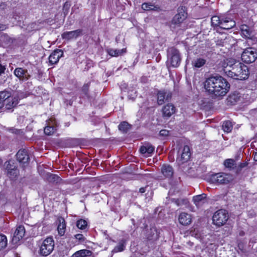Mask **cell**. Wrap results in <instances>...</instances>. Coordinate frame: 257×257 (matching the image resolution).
I'll return each instance as SVG.
<instances>
[{
    "label": "cell",
    "mask_w": 257,
    "mask_h": 257,
    "mask_svg": "<svg viewBox=\"0 0 257 257\" xmlns=\"http://www.w3.org/2000/svg\"><path fill=\"white\" fill-rule=\"evenodd\" d=\"M223 67L226 75L234 79L246 80L249 76L248 67L235 59H227L224 62Z\"/></svg>",
    "instance_id": "cell-1"
},
{
    "label": "cell",
    "mask_w": 257,
    "mask_h": 257,
    "mask_svg": "<svg viewBox=\"0 0 257 257\" xmlns=\"http://www.w3.org/2000/svg\"><path fill=\"white\" fill-rule=\"evenodd\" d=\"M205 88L210 93L216 96H223L229 90V84L220 76H214L208 78L205 82Z\"/></svg>",
    "instance_id": "cell-2"
},
{
    "label": "cell",
    "mask_w": 257,
    "mask_h": 257,
    "mask_svg": "<svg viewBox=\"0 0 257 257\" xmlns=\"http://www.w3.org/2000/svg\"><path fill=\"white\" fill-rule=\"evenodd\" d=\"M229 214L225 209H220L214 214L212 220L214 225L221 226L225 225L229 220Z\"/></svg>",
    "instance_id": "cell-3"
},
{
    "label": "cell",
    "mask_w": 257,
    "mask_h": 257,
    "mask_svg": "<svg viewBox=\"0 0 257 257\" xmlns=\"http://www.w3.org/2000/svg\"><path fill=\"white\" fill-rule=\"evenodd\" d=\"M4 167L6 170L8 175L12 179H16L19 175L17 168V165L13 160H9L5 163Z\"/></svg>",
    "instance_id": "cell-4"
},
{
    "label": "cell",
    "mask_w": 257,
    "mask_h": 257,
    "mask_svg": "<svg viewBox=\"0 0 257 257\" xmlns=\"http://www.w3.org/2000/svg\"><path fill=\"white\" fill-rule=\"evenodd\" d=\"M54 242L52 238L48 237L44 241L40 248L41 254L46 257L51 254L54 249Z\"/></svg>",
    "instance_id": "cell-5"
},
{
    "label": "cell",
    "mask_w": 257,
    "mask_h": 257,
    "mask_svg": "<svg viewBox=\"0 0 257 257\" xmlns=\"http://www.w3.org/2000/svg\"><path fill=\"white\" fill-rule=\"evenodd\" d=\"M257 58V50L253 48L247 49L242 55V61L247 64L254 62Z\"/></svg>",
    "instance_id": "cell-6"
},
{
    "label": "cell",
    "mask_w": 257,
    "mask_h": 257,
    "mask_svg": "<svg viewBox=\"0 0 257 257\" xmlns=\"http://www.w3.org/2000/svg\"><path fill=\"white\" fill-rule=\"evenodd\" d=\"M234 179V177L229 174L220 173L212 175L211 180L212 182L218 183H229Z\"/></svg>",
    "instance_id": "cell-7"
},
{
    "label": "cell",
    "mask_w": 257,
    "mask_h": 257,
    "mask_svg": "<svg viewBox=\"0 0 257 257\" xmlns=\"http://www.w3.org/2000/svg\"><path fill=\"white\" fill-rule=\"evenodd\" d=\"M177 11L178 12V14L174 17L173 19L172 20V23L174 24L181 23L183 21H184L188 17L187 10L185 7L181 6L178 8Z\"/></svg>",
    "instance_id": "cell-8"
},
{
    "label": "cell",
    "mask_w": 257,
    "mask_h": 257,
    "mask_svg": "<svg viewBox=\"0 0 257 257\" xmlns=\"http://www.w3.org/2000/svg\"><path fill=\"white\" fill-rule=\"evenodd\" d=\"M16 157L18 162L24 166L27 165L29 162V155L25 149L20 150L17 153Z\"/></svg>",
    "instance_id": "cell-9"
},
{
    "label": "cell",
    "mask_w": 257,
    "mask_h": 257,
    "mask_svg": "<svg viewBox=\"0 0 257 257\" xmlns=\"http://www.w3.org/2000/svg\"><path fill=\"white\" fill-rule=\"evenodd\" d=\"M25 232V228L23 226L21 225L20 226H18L16 230L14 236L13 238L12 243L13 244H16L18 242H19L21 240V239L23 238Z\"/></svg>",
    "instance_id": "cell-10"
},
{
    "label": "cell",
    "mask_w": 257,
    "mask_h": 257,
    "mask_svg": "<svg viewBox=\"0 0 257 257\" xmlns=\"http://www.w3.org/2000/svg\"><path fill=\"white\" fill-rule=\"evenodd\" d=\"M64 55V51L62 50L58 49L55 50L50 55L49 58V61L50 64H56L58 61L59 59L61 58Z\"/></svg>",
    "instance_id": "cell-11"
},
{
    "label": "cell",
    "mask_w": 257,
    "mask_h": 257,
    "mask_svg": "<svg viewBox=\"0 0 257 257\" xmlns=\"http://www.w3.org/2000/svg\"><path fill=\"white\" fill-rule=\"evenodd\" d=\"M171 96V95L170 93H169L168 91H164V90L160 91L158 93V99H157L158 104L159 105H162L166 102L168 99H169Z\"/></svg>",
    "instance_id": "cell-12"
},
{
    "label": "cell",
    "mask_w": 257,
    "mask_h": 257,
    "mask_svg": "<svg viewBox=\"0 0 257 257\" xmlns=\"http://www.w3.org/2000/svg\"><path fill=\"white\" fill-rule=\"evenodd\" d=\"M179 221L181 225L186 226L191 224L192 222V218L188 214L182 213L180 214L179 217Z\"/></svg>",
    "instance_id": "cell-13"
},
{
    "label": "cell",
    "mask_w": 257,
    "mask_h": 257,
    "mask_svg": "<svg viewBox=\"0 0 257 257\" xmlns=\"http://www.w3.org/2000/svg\"><path fill=\"white\" fill-rule=\"evenodd\" d=\"M164 116L170 117L173 115L175 112V108L172 104H168L164 106L162 110Z\"/></svg>",
    "instance_id": "cell-14"
},
{
    "label": "cell",
    "mask_w": 257,
    "mask_h": 257,
    "mask_svg": "<svg viewBox=\"0 0 257 257\" xmlns=\"http://www.w3.org/2000/svg\"><path fill=\"white\" fill-rule=\"evenodd\" d=\"M81 30H78L75 31L65 32L62 34V38L64 39H67V40L73 39L78 37L81 34Z\"/></svg>",
    "instance_id": "cell-15"
},
{
    "label": "cell",
    "mask_w": 257,
    "mask_h": 257,
    "mask_svg": "<svg viewBox=\"0 0 257 257\" xmlns=\"http://www.w3.org/2000/svg\"><path fill=\"white\" fill-rule=\"evenodd\" d=\"M235 23L234 21L230 19H223L221 21L220 26L223 29H231L235 26Z\"/></svg>",
    "instance_id": "cell-16"
},
{
    "label": "cell",
    "mask_w": 257,
    "mask_h": 257,
    "mask_svg": "<svg viewBox=\"0 0 257 257\" xmlns=\"http://www.w3.org/2000/svg\"><path fill=\"white\" fill-rule=\"evenodd\" d=\"M240 98V94L237 93V92H235L233 93H232L231 95H229L228 99H227V102L229 105H233L235 104H236Z\"/></svg>",
    "instance_id": "cell-17"
},
{
    "label": "cell",
    "mask_w": 257,
    "mask_h": 257,
    "mask_svg": "<svg viewBox=\"0 0 257 257\" xmlns=\"http://www.w3.org/2000/svg\"><path fill=\"white\" fill-rule=\"evenodd\" d=\"M162 172L165 176L170 178L173 174V169L169 165H164L162 168Z\"/></svg>",
    "instance_id": "cell-18"
},
{
    "label": "cell",
    "mask_w": 257,
    "mask_h": 257,
    "mask_svg": "<svg viewBox=\"0 0 257 257\" xmlns=\"http://www.w3.org/2000/svg\"><path fill=\"white\" fill-rule=\"evenodd\" d=\"M191 153L190 149L188 146H185L183 151V153L181 155V160L183 162H185L189 160L191 157Z\"/></svg>",
    "instance_id": "cell-19"
},
{
    "label": "cell",
    "mask_w": 257,
    "mask_h": 257,
    "mask_svg": "<svg viewBox=\"0 0 257 257\" xmlns=\"http://www.w3.org/2000/svg\"><path fill=\"white\" fill-rule=\"evenodd\" d=\"M59 223L58 226V232L59 235L62 236L64 235L65 233V229H66V225H65V221L64 218L62 217H59Z\"/></svg>",
    "instance_id": "cell-20"
},
{
    "label": "cell",
    "mask_w": 257,
    "mask_h": 257,
    "mask_svg": "<svg viewBox=\"0 0 257 257\" xmlns=\"http://www.w3.org/2000/svg\"><path fill=\"white\" fill-rule=\"evenodd\" d=\"M91 255V252L88 250H82L81 251H78L73 254L71 257H85L89 256Z\"/></svg>",
    "instance_id": "cell-21"
},
{
    "label": "cell",
    "mask_w": 257,
    "mask_h": 257,
    "mask_svg": "<svg viewBox=\"0 0 257 257\" xmlns=\"http://www.w3.org/2000/svg\"><path fill=\"white\" fill-rule=\"evenodd\" d=\"M143 9L146 11H150V10H154L156 11L159 9V7L154 5L150 3H144L142 6Z\"/></svg>",
    "instance_id": "cell-22"
},
{
    "label": "cell",
    "mask_w": 257,
    "mask_h": 257,
    "mask_svg": "<svg viewBox=\"0 0 257 257\" xmlns=\"http://www.w3.org/2000/svg\"><path fill=\"white\" fill-rule=\"evenodd\" d=\"M108 52L111 56H118L126 52V49H108Z\"/></svg>",
    "instance_id": "cell-23"
},
{
    "label": "cell",
    "mask_w": 257,
    "mask_h": 257,
    "mask_svg": "<svg viewBox=\"0 0 257 257\" xmlns=\"http://www.w3.org/2000/svg\"><path fill=\"white\" fill-rule=\"evenodd\" d=\"M181 61L180 57L178 54H175L172 57L171 59V65L172 66L177 67L179 65Z\"/></svg>",
    "instance_id": "cell-24"
},
{
    "label": "cell",
    "mask_w": 257,
    "mask_h": 257,
    "mask_svg": "<svg viewBox=\"0 0 257 257\" xmlns=\"http://www.w3.org/2000/svg\"><path fill=\"white\" fill-rule=\"evenodd\" d=\"M25 71L26 70L25 69H23L22 68H18L15 69L14 71V73L16 76H17L20 79H24L25 78V73H26Z\"/></svg>",
    "instance_id": "cell-25"
},
{
    "label": "cell",
    "mask_w": 257,
    "mask_h": 257,
    "mask_svg": "<svg viewBox=\"0 0 257 257\" xmlns=\"http://www.w3.org/2000/svg\"><path fill=\"white\" fill-rule=\"evenodd\" d=\"M232 123L229 121H225L223 125V129L226 133L231 132V131L232 130Z\"/></svg>",
    "instance_id": "cell-26"
},
{
    "label": "cell",
    "mask_w": 257,
    "mask_h": 257,
    "mask_svg": "<svg viewBox=\"0 0 257 257\" xmlns=\"http://www.w3.org/2000/svg\"><path fill=\"white\" fill-rule=\"evenodd\" d=\"M131 127V126L128 123L126 122H123L120 124L119 128L120 130L122 131V132H127L130 129Z\"/></svg>",
    "instance_id": "cell-27"
},
{
    "label": "cell",
    "mask_w": 257,
    "mask_h": 257,
    "mask_svg": "<svg viewBox=\"0 0 257 257\" xmlns=\"http://www.w3.org/2000/svg\"><path fill=\"white\" fill-rule=\"evenodd\" d=\"M225 166L229 169H234L236 167V162L234 160L227 159L224 162Z\"/></svg>",
    "instance_id": "cell-28"
},
{
    "label": "cell",
    "mask_w": 257,
    "mask_h": 257,
    "mask_svg": "<svg viewBox=\"0 0 257 257\" xmlns=\"http://www.w3.org/2000/svg\"><path fill=\"white\" fill-rule=\"evenodd\" d=\"M47 179L50 182L53 183H58L60 182L61 180V178H60L57 175H54V174L48 175L47 176Z\"/></svg>",
    "instance_id": "cell-29"
},
{
    "label": "cell",
    "mask_w": 257,
    "mask_h": 257,
    "mask_svg": "<svg viewBox=\"0 0 257 257\" xmlns=\"http://www.w3.org/2000/svg\"><path fill=\"white\" fill-rule=\"evenodd\" d=\"M76 226L79 229L84 230L85 229L87 226V223L85 220H78L76 223Z\"/></svg>",
    "instance_id": "cell-30"
},
{
    "label": "cell",
    "mask_w": 257,
    "mask_h": 257,
    "mask_svg": "<svg viewBox=\"0 0 257 257\" xmlns=\"http://www.w3.org/2000/svg\"><path fill=\"white\" fill-rule=\"evenodd\" d=\"M1 245H0V249L1 250L4 249L7 246V238L5 235L3 234L1 235Z\"/></svg>",
    "instance_id": "cell-31"
},
{
    "label": "cell",
    "mask_w": 257,
    "mask_h": 257,
    "mask_svg": "<svg viewBox=\"0 0 257 257\" xmlns=\"http://www.w3.org/2000/svg\"><path fill=\"white\" fill-rule=\"evenodd\" d=\"M241 29L242 30V32L244 35L246 36L247 37L251 38V32L250 31L249 28L247 26L245 25H243L241 26Z\"/></svg>",
    "instance_id": "cell-32"
},
{
    "label": "cell",
    "mask_w": 257,
    "mask_h": 257,
    "mask_svg": "<svg viewBox=\"0 0 257 257\" xmlns=\"http://www.w3.org/2000/svg\"><path fill=\"white\" fill-rule=\"evenodd\" d=\"M19 99L17 98H14L12 101H10V102H8V104L6 105V108L8 109H11V108H14L15 107L16 105H17V103L18 102Z\"/></svg>",
    "instance_id": "cell-33"
},
{
    "label": "cell",
    "mask_w": 257,
    "mask_h": 257,
    "mask_svg": "<svg viewBox=\"0 0 257 257\" xmlns=\"http://www.w3.org/2000/svg\"><path fill=\"white\" fill-rule=\"evenodd\" d=\"M11 94L7 91H2L1 93V102H3L8 99L11 96Z\"/></svg>",
    "instance_id": "cell-34"
},
{
    "label": "cell",
    "mask_w": 257,
    "mask_h": 257,
    "mask_svg": "<svg viewBox=\"0 0 257 257\" xmlns=\"http://www.w3.org/2000/svg\"><path fill=\"white\" fill-rule=\"evenodd\" d=\"M55 128L52 127L48 126V127H45L44 128V133L46 135L48 136L53 135L55 133Z\"/></svg>",
    "instance_id": "cell-35"
},
{
    "label": "cell",
    "mask_w": 257,
    "mask_h": 257,
    "mask_svg": "<svg viewBox=\"0 0 257 257\" xmlns=\"http://www.w3.org/2000/svg\"><path fill=\"white\" fill-rule=\"evenodd\" d=\"M206 62V61H205V59L200 58V59L197 60L195 62V66L197 68H199L203 66V65H205V64Z\"/></svg>",
    "instance_id": "cell-36"
},
{
    "label": "cell",
    "mask_w": 257,
    "mask_h": 257,
    "mask_svg": "<svg viewBox=\"0 0 257 257\" xmlns=\"http://www.w3.org/2000/svg\"><path fill=\"white\" fill-rule=\"evenodd\" d=\"M211 22L214 26H220V24L221 21L218 17L214 16V17H212V19H211Z\"/></svg>",
    "instance_id": "cell-37"
},
{
    "label": "cell",
    "mask_w": 257,
    "mask_h": 257,
    "mask_svg": "<svg viewBox=\"0 0 257 257\" xmlns=\"http://www.w3.org/2000/svg\"><path fill=\"white\" fill-rule=\"evenodd\" d=\"M70 6V3L69 2H67L64 4V13H65V14H66L67 13V12H68V10H69Z\"/></svg>",
    "instance_id": "cell-38"
},
{
    "label": "cell",
    "mask_w": 257,
    "mask_h": 257,
    "mask_svg": "<svg viewBox=\"0 0 257 257\" xmlns=\"http://www.w3.org/2000/svg\"><path fill=\"white\" fill-rule=\"evenodd\" d=\"M205 197V194H203V195H198V196H196L194 197V200L195 201H200V200L203 199Z\"/></svg>",
    "instance_id": "cell-39"
},
{
    "label": "cell",
    "mask_w": 257,
    "mask_h": 257,
    "mask_svg": "<svg viewBox=\"0 0 257 257\" xmlns=\"http://www.w3.org/2000/svg\"><path fill=\"white\" fill-rule=\"evenodd\" d=\"M169 132L167 130H162L161 132H160V134L162 135V136H168L169 135Z\"/></svg>",
    "instance_id": "cell-40"
},
{
    "label": "cell",
    "mask_w": 257,
    "mask_h": 257,
    "mask_svg": "<svg viewBox=\"0 0 257 257\" xmlns=\"http://www.w3.org/2000/svg\"><path fill=\"white\" fill-rule=\"evenodd\" d=\"M75 238H76L78 240H84V237H83V235H81V234H78V235H75Z\"/></svg>",
    "instance_id": "cell-41"
},
{
    "label": "cell",
    "mask_w": 257,
    "mask_h": 257,
    "mask_svg": "<svg viewBox=\"0 0 257 257\" xmlns=\"http://www.w3.org/2000/svg\"><path fill=\"white\" fill-rule=\"evenodd\" d=\"M140 151H141V152L142 153L144 154L147 151V148H146L145 147L143 146V147H142L141 148Z\"/></svg>",
    "instance_id": "cell-42"
},
{
    "label": "cell",
    "mask_w": 257,
    "mask_h": 257,
    "mask_svg": "<svg viewBox=\"0 0 257 257\" xmlns=\"http://www.w3.org/2000/svg\"><path fill=\"white\" fill-rule=\"evenodd\" d=\"M154 151V148L153 147H149L148 148L147 152L148 153H152V152Z\"/></svg>",
    "instance_id": "cell-43"
},
{
    "label": "cell",
    "mask_w": 257,
    "mask_h": 257,
    "mask_svg": "<svg viewBox=\"0 0 257 257\" xmlns=\"http://www.w3.org/2000/svg\"><path fill=\"white\" fill-rule=\"evenodd\" d=\"M1 74L2 75V73H3L4 72V71H5V70H6V67H5V66H3V65H1Z\"/></svg>",
    "instance_id": "cell-44"
},
{
    "label": "cell",
    "mask_w": 257,
    "mask_h": 257,
    "mask_svg": "<svg viewBox=\"0 0 257 257\" xmlns=\"http://www.w3.org/2000/svg\"><path fill=\"white\" fill-rule=\"evenodd\" d=\"M254 160H255V161H257V153H256L255 155V157H254Z\"/></svg>",
    "instance_id": "cell-45"
},
{
    "label": "cell",
    "mask_w": 257,
    "mask_h": 257,
    "mask_svg": "<svg viewBox=\"0 0 257 257\" xmlns=\"http://www.w3.org/2000/svg\"><path fill=\"white\" fill-rule=\"evenodd\" d=\"M140 191H141V192H144V188H141V189H140Z\"/></svg>",
    "instance_id": "cell-46"
}]
</instances>
